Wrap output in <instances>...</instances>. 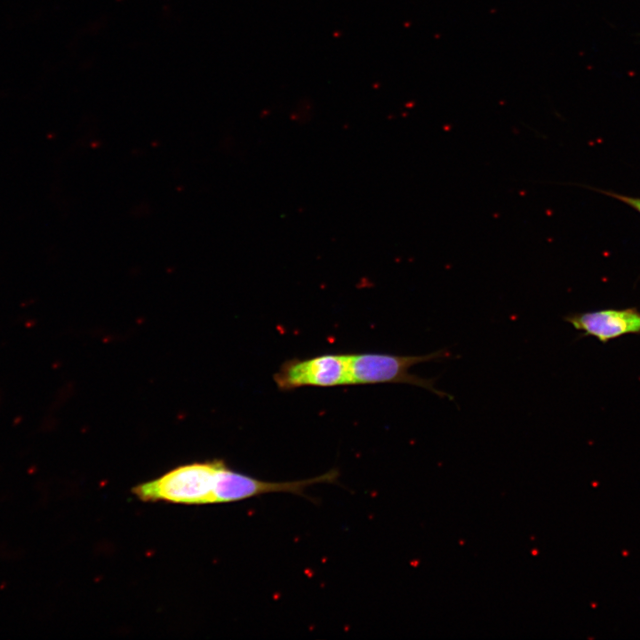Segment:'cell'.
<instances>
[{
  "label": "cell",
  "instance_id": "obj_5",
  "mask_svg": "<svg viewBox=\"0 0 640 640\" xmlns=\"http://www.w3.org/2000/svg\"><path fill=\"white\" fill-rule=\"evenodd\" d=\"M611 196L622 201L623 203L627 204L628 205L631 206L632 208H634L635 210H636L637 212H640V198L639 197H633V196L616 195V194H612Z\"/></svg>",
  "mask_w": 640,
  "mask_h": 640
},
{
  "label": "cell",
  "instance_id": "obj_4",
  "mask_svg": "<svg viewBox=\"0 0 640 640\" xmlns=\"http://www.w3.org/2000/svg\"><path fill=\"white\" fill-rule=\"evenodd\" d=\"M564 320L585 336L603 343L628 334H640V311L635 308L574 312L564 316Z\"/></svg>",
  "mask_w": 640,
  "mask_h": 640
},
{
  "label": "cell",
  "instance_id": "obj_1",
  "mask_svg": "<svg viewBox=\"0 0 640 640\" xmlns=\"http://www.w3.org/2000/svg\"><path fill=\"white\" fill-rule=\"evenodd\" d=\"M221 460L196 462L173 468L162 476L140 484L132 492L143 501H168L186 505L216 503Z\"/></svg>",
  "mask_w": 640,
  "mask_h": 640
},
{
  "label": "cell",
  "instance_id": "obj_3",
  "mask_svg": "<svg viewBox=\"0 0 640 640\" xmlns=\"http://www.w3.org/2000/svg\"><path fill=\"white\" fill-rule=\"evenodd\" d=\"M274 380L281 390L303 386L350 385L349 354H325L303 360H288L275 373Z\"/></svg>",
  "mask_w": 640,
  "mask_h": 640
},
{
  "label": "cell",
  "instance_id": "obj_2",
  "mask_svg": "<svg viewBox=\"0 0 640 640\" xmlns=\"http://www.w3.org/2000/svg\"><path fill=\"white\" fill-rule=\"evenodd\" d=\"M443 348L420 356H399L380 353L349 354L351 384L403 383L423 388L441 398L453 396L435 387L436 379L411 373L410 368L422 363L450 357Z\"/></svg>",
  "mask_w": 640,
  "mask_h": 640
}]
</instances>
